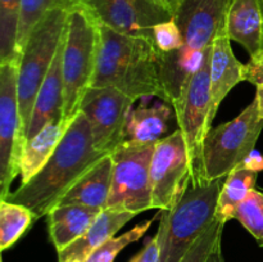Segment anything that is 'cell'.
<instances>
[{
    "label": "cell",
    "instance_id": "6da1fadb",
    "mask_svg": "<svg viewBox=\"0 0 263 262\" xmlns=\"http://www.w3.org/2000/svg\"><path fill=\"white\" fill-rule=\"evenodd\" d=\"M107 154L95 148L89 122L80 110L43 170L4 199L25 205L39 220L48 216L67 190Z\"/></svg>",
    "mask_w": 263,
    "mask_h": 262
},
{
    "label": "cell",
    "instance_id": "4fadbf2b",
    "mask_svg": "<svg viewBox=\"0 0 263 262\" xmlns=\"http://www.w3.org/2000/svg\"><path fill=\"white\" fill-rule=\"evenodd\" d=\"M228 33L213 41L211 54V120H215L220 104L239 82L244 81L246 64L234 55Z\"/></svg>",
    "mask_w": 263,
    "mask_h": 262
},
{
    "label": "cell",
    "instance_id": "5b68a950",
    "mask_svg": "<svg viewBox=\"0 0 263 262\" xmlns=\"http://www.w3.org/2000/svg\"><path fill=\"white\" fill-rule=\"evenodd\" d=\"M69 12L53 9L46 12L33 26L18 61V102L21 130L26 141L36 95L53 64L67 30Z\"/></svg>",
    "mask_w": 263,
    "mask_h": 262
},
{
    "label": "cell",
    "instance_id": "d6a6232c",
    "mask_svg": "<svg viewBox=\"0 0 263 262\" xmlns=\"http://www.w3.org/2000/svg\"><path fill=\"white\" fill-rule=\"evenodd\" d=\"M205 262H225L222 256V248H221V240H218L216 243V246L213 247L212 252L210 253V256H208Z\"/></svg>",
    "mask_w": 263,
    "mask_h": 262
},
{
    "label": "cell",
    "instance_id": "d590c367",
    "mask_svg": "<svg viewBox=\"0 0 263 262\" xmlns=\"http://www.w3.org/2000/svg\"><path fill=\"white\" fill-rule=\"evenodd\" d=\"M64 262H81V261H77V259H69V261H64Z\"/></svg>",
    "mask_w": 263,
    "mask_h": 262
},
{
    "label": "cell",
    "instance_id": "7a4b0ae2",
    "mask_svg": "<svg viewBox=\"0 0 263 262\" xmlns=\"http://www.w3.org/2000/svg\"><path fill=\"white\" fill-rule=\"evenodd\" d=\"M233 0H182L174 21L184 46L171 53H157L162 87L174 105L180 99L190 76L202 64L213 41L226 32L229 8Z\"/></svg>",
    "mask_w": 263,
    "mask_h": 262
},
{
    "label": "cell",
    "instance_id": "f546056e",
    "mask_svg": "<svg viewBox=\"0 0 263 262\" xmlns=\"http://www.w3.org/2000/svg\"><path fill=\"white\" fill-rule=\"evenodd\" d=\"M87 2H92V0H80L81 5L85 4V3H87ZM121 2L134 3V4H136L138 7L145 9L146 12L152 13V14L157 15L158 18H161L162 21H170L174 18L172 13L170 12V10H167L163 5L159 4L157 0H121Z\"/></svg>",
    "mask_w": 263,
    "mask_h": 262
},
{
    "label": "cell",
    "instance_id": "8992f818",
    "mask_svg": "<svg viewBox=\"0 0 263 262\" xmlns=\"http://www.w3.org/2000/svg\"><path fill=\"white\" fill-rule=\"evenodd\" d=\"M100 48V28L84 7L71 10L64 36L62 74L63 118L71 122L80 112L82 98L91 86Z\"/></svg>",
    "mask_w": 263,
    "mask_h": 262
},
{
    "label": "cell",
    "instance_id": "484cf974",
    "mask_svg": "<svg viewBox=\"0 0 263 262\" xmlns=\"http://www.w3.org/2000/svg\"><path fill=\"white\" fill-rule=\"evenodd\" d=\"M154 218L156 217L139 223L135 228L131 229L130 231L122 234V235L112 236L110 239H108L105 243H103L102 246L98 247V248L90 254V257L87 258L86 262H113L116 259V257L118 256V253H120L123 248H126L128 244L135 243L139 239L143 238L144 234H145L146 231L149 230V228H151Z\"/></svg>",
    "mask_w": 263,
    "mask_h": 262
},
{
    "label": "cell",
    "instance_id": "277c9868",
    "mask_svg": "<svg viewBox=\"0 0 263 262\" xmlns=\"http://www.w3.org/2000/svg\"><path fill=\"white\" fill-rule=\"evenodd\" d=\"M223 180L193 184L190 179L175 204L162 211L157 231L159 262H181L193 244L215 222Z\"/></svg>",
    "mask_w": 263,
    "mask_h": 262
},
{
    "label": "cell",
    "instance_id": "ba28073f",
    "mask_svg": "<svg viewBox=\"0 0 263 262\" xmlns=\"http://www.w3.org/2000/svg\"><path fill=\"white\" fill-rule=\"evenodd\" d=\"M211 54L207 49L202 64L190 76L180 99L172 105L179 130L187 146L190 161V177L193 184L205 181L203 179V144L210 133L211 120Z\"/></svg>",
    "mask_w": 263,
    "mask_h": 262
},
{
    "label": "cell",
    "instance_id": "7402d4cb",
    "mask_svg": "<svg viewBox=\"0 0 263 262\" xmlns=\"http://www.w3.org/2000/svg\"><path fill=\"white\" fill-rule=\"evenodd\" d=\"M33 222V213L27 207L0 199V249L14 246Z\"/></svg>",
    "mask_w": 263,
    "mask_h": 262
},
{
    "label": "cell",
    "instance_id": "52a82bcc",
    "mask_svg": "<svg viewBox=\"0 0 263 262\" xmlns=\"http://www.w3.org/2000/svg\"><path fill=\"white\" fill-rule=\"evenodd\" d=\"M263 130L258 102H253L229 122L211 128L203 144V179H225L256 149Z\"/></svg>",
    "mask_w": 263,
    "mask_h": 262
},
{
    "label": "cell",
    "instance_id": "30bf717a",
    "mask_svg": "<svg viewBox=\"0 0 263 262\" xmlns=\"http://www.w3.org/2000/svg\"><path fill=\"white\" fill-rule=\"evenodd\" d=\"M23 145L18 102V63H0V199L9 194L10 185L20 175Z\"/></svg>",
    "mask_w": 263,
    "mask_h": 262
},
{
    "label": "cell",
    "instance_id": "4316f807",
    "mask_svg": "<svg viewBox=\"0 0 263 262\" xmlns=\"http://www.w3.org/2000/svg\"><path fill=\"white\" fill-rule=\"evenodd\" d=\"M223 226L225 223L216 220L207 230L203 233V235L193 244L190 251L185 254L181 262H205L208 256L212 252L213 247L216 246L218 240L222 239Z\"/></svg>",
    "mask_w": 263,
    "mask_h": 262
},
{
    "label": "cell",
    "instance_id": "2e32d148",
    "mask_svg": "<svg viewBox=\"0 0 263 262\" xmlns=\"http://www.w3.org/2000/svg\"><path fill=\"white\" fill-rule=\"evenodd\" d=\"M113 159L107 154L87 170L61 198L57 205L82 204L105 210L112 188Z\"/></svg>",
    "mask_w": 263,
    "mask_h": 262
},
{
    "label": "cell",
    "instance_id": "1f68e13d",
    "mask_svg": "<svg viewBox=\"0 0 263 262\" xmlns=\"http://www.w3.org/2000/svg\"><path fill=\"white\" fill-rule=\"evenodd\" d=\"M240 167H244V169L251 170V171L254 172H261L263 170V156L258 151L254 149V151L244 159L243 163L240 164Z\"/></svg>",
    "mask_w": 263,
    "mask_h": 262
},
{
    "label": "cell",
    "instance_id": "4dcf8cb0",
    "mask_svg": "<svg viewBox=\"0 0 263 262\" xmlns=\"http://www.w3.org/2000/svg\"><path fill=\"white\" fill-rule=\"evenodd\" d=\"M130 262H159V241L158 236H153L146 241L144 248Z\"/></svg>",
    "mask_w": 263,
    "mask_h": 262
},
{
    "label": "cell",
    "instance_id": "836d02e7",
    "mask_svg": "<svg viewBox=\"0 0 263 262\" xmlns=\"http://www.w3.org/2000/svg\"><path fill=\"white\" fill-rule=\"evenodd\" d=\"M157 2H158L159 4L163 5V7L166 8L167 10H170V12L172 13V15H174L175 12H176V10L179 9L180 5H181L182 0H157Z\"/></svg>",
    "mask_w": 263,
    "mask_h": 262
},
{
    "label": "cell",
    "instance_id": "ffe728a7",
    "mask_svg": "<svg viewBox=\"0 0 263 262\" xmlns=\"http://www.w3.org/2000/svg\"><path fill=\"white\" fill-rule=\"evenodd\" d=\"M172 110L167 103H158L153 107L131 109L123 130L122 141L135 144H156L164 138L168 130Z\"/></svg>",
    "mask_w": 263,
    "mask_h": 262
},
{
    "label": "cell",
    "instance_id": "d4e9b609",
    "mask_svg": "<svg viewBox=\"0 0 263 262\" xmlns=\"http://www.w3.org/2000/svg\"><path fill=\"white\" fill-rule=\"evenodd\" d=\"M233 218L238 220L263 247V192L259 188L252 190L247 199L240 203Z\"/></svg>",
    "mask_w": 263,
    "mask_h": 262
},
{
    "label": "cell",
    "instance_id": "3957f363",
    "mask_svg": "<svg viewBox=\"0 0 263 262\" xmlns=\"http://www.w3.org/2000/svg\"><path fill=\"white\" fill-rule=\"evenodd\" d=\"M100 48L90 87H113L134 100L157 97L168 104L153 40L100 26Z\"/></svg>",
    "mask_w": 263,
    "mask_h": 262
},
{
    "label": "cell",
    "instance_id": "cb8c5ba5",
    "mask_svg": "<svg viewBox=\"0 0 263 262\" xmlns=\"http://www.w3.org/2000/svg\"><path fill=\"white\" fill-rule=\"evenodd\" d=\"M80 7H82L80 0H22L17 39L18 55H21L23 45L33 26L46 12L53 9H66L71 12Z\"/></svg>",
    "mask_w": 263,
    "mask_h": 262
},
{
    "label": "cell",
    "instance_id": "e575fe53",
    "mask_svg": "<svg viewBox=\"0 0 263 262\" xmlns=\"http://www.w3.org/2000/svg\"><path fill=\"white\" fill-rule=\"evenodd\" d=\"M256 99H257V102H258L259 115H261V117L263 118V85H262V86L257 87Z\"/></svg>",
    "mask_w": 263,
    "mask_h": 262
},
{
    "label": "cell",
    "instance_id": "9c48e42d",
    "mask_svg": "<svg viewBox=\"0 0 263 262\" xmlns=\"http://www.w3.org/2000/svg\"><path fill=\"white\" fill-rule=\"evenodd\" d=\"M154 148L156 144L122 141L110 152L113 174L107 208L136 215L153 208L151 162Z\"/></svg>",
    "mask_w": 263,
    "mask_h": 262
},
{
    "label": "cell",
    "instance_id": "8d00e7d4",
    "mask_svg": "<svg viewBox=\"0 0 263 262\" xmlns=\"http://www.w3.org/2000/svg\"><path fill=\"white\" fill-rule=\"evenodd\" d=\"M259 189H261V190H262V192H263V188H259Z\"/></svg>",
    "mask_w": 263,
    "mask_h": 262
},
{
    "label": "cell",
    "instance_id": "e0dca14e",
    "mask_svg": "<svg viewBox=\"0 0 263 262\" xmlns=\"http://www.w3.org/2000/svg\"><path fill=\"white\" fill-rule=\"evenodd\" d=\"M102 211V208L82 204L55 205L48 213V228L57 251H63L81 238Z\"/></svg>",
    "mask_w": 263,
    "mask_h": 262
},
{
    "label": "cell",
    "instance_id": "ac0fdd59",
    "mask_svg": "<svg viewBox=\"0 0 263 262\" xmlns=\"http://www.w3.org/2000/svg\"><path fill=\"white\" fill-rule=\"evenodd\" d=\"M135 216L138 215L134 212H127V211H117L110 210V208L103 210L97 220L90 226L89 230L81 238L77 239L63 251L58 252L59 262L69 261V259L86 262L90 254L98 247L115 236V234L120 231Z\"/></svg>",
    "mask_w": 263,
    "mask_h": 262
},
{
    "label": "cell",
    "instance_id": "7c38bea8",
    "mask_svg": "<svg viewBox=\"0 0 263 262\" xmlns=\"http://www.w3.org/2000/svg\"><path fill=\"white\" fill-rule=\"evenodd\" d=\"M135 100L113 87H89L80 110L91 130L95 148L110 153L122 143L123 130Z\"/></svg>",
    "mask_w": 263,
    "mask_h": 262
},
{
    "label": "cell",
    "instance_id": "f1b7e54d",
    "mask_svg": "<svg viewBox=\"0 0 263 262\" xmlns=\"http://www.w3.org/2000/svg\"><path fill=\"white\" fill-rule=\"evenodd\" d=\"M244 81L251 82L256 87L263 85V50L251 58L244 69Z\"/></svg>",
    "mask_w": 263,
    "mask_h": 262
},
{
    "label": "cell",
    "instance_id": "d6986e66",
    "mask_svg": "<svg viewBox=\"0 0 263 262\" xmlns=\"http://www.w3.org/2000/svg\"><path fill=\"white\" fill-rule=\"evenodd\" d=\"M71 122L64 118L53 121L48 123L43 130L39 131L35 136L26 140L20 161V175L22 184H26L28 180L36 176L48 163Z\"/></svg>",
    "mask_w": 263,
    "mask_h": 262
},
{
    "label": "cell",
    "instance_id": "8fae6325",
    "mask_svg": "<svg viewBox=\"0 0 263 262\" xmlns=\"http://www.w3.org/2000/svg\"><path fill=\"white\" fill-rule=\"evenodd\" d=\"M190 179L187 146L177 128L156 143L151 162L153 208L170 210Z\"/></svg>",
    "mask_w": 263,
    "mask_h": 262
},
{
    "label": "cell",
    "instance_id": "83f0119b",
    "mask_svg": "<svg viewBox=\"0 0 263 262\" xmlns=\"http://www.w3.org/2000/svg\"><path fill=\"white\" fill-rule=\"evenodd\" d=\"M153 44L157 53H171L184 46L181 32L175 23L174 18L154 26Z\"/></svg>",
    "mask_w": 263,
    "mask_h": 262
},
{
    "label": "cell",
    "instance_id": "5bb4252c",
    "mask_svg": "<svg viewBox=\"0 0 263 262\" xmlns=\"http://www.w3.org/2000/svg\"><path fill=\"white\" fill-rule=\"evenodd\" d=\"M66 36V35H64ZM64 39L59 46L53 64L36 95L32 109L30 127L26 140L35 136L48 123L63 118L64 108V86L62 74V58H63ZM26 143V141H25Z\"/></svg>",
    "mask_w": 263,
    "mask_h": 262
},
{
    "label": "cell",
    "instance_id": "9a60e30c",
    "mask_svg": "<svg viewBox=\"0 0 263 262\" xmlns=\"http://www.w3.org/2000/svg\"><path fill=\"white\" fill-rule=\"evenodd\" d=\"M226 32L253 58L263 50V0H233Z\"/></svg>",
    "mask_w": 263,
    "mask_h": 262
},
{
    "label": "cell",
    "instance_id": "603a6c76",
    "mask_svg": "<svg viewBox=\"0 0 263 262\" xmlns=\"http://www.w3.org/2000/svg\"><path fill=\"white\" fill-rule=\"evenodd\" d=\"M22 0H0V63L20 61L17 50Z\"/></svg>",
    "mask_w": 263,
    "mask_h": 262
},
{
    "label": "cell",
    "instance_id": "44dd1931",
    "mask_svg": "<svg viewBox=\"0 0 263 262\" xmlns=\"http://www.w3.org/2000/svg\"><path fill=\"white\" fill-rule=\"evenodd\" d=\"M257 177L258 172L240 166L233 170L225 177L216 210V220L223 223L233 220L236 208L247 199L252 190L257 188Z\"/></svg>",
    "mask_w": 263,
    "mask_h": 262
}]
</instances>
